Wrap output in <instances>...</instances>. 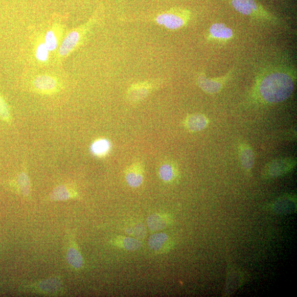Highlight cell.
Returning <instances> with one entry per match:
<instances>
[{"label": "cell", "mask_w": 297, "mask_h": 297, "mask_svg": "<svg viewBox=\"0 0 297 297\" xmlns=\"http://www.w3.org/2000/svg\"><path fill=\"white\" fill-rule=\"evenodd\" d=\"M294 89L293 79L283 72H275L266 76L260 83V96L266 102H282L291 97Z\"/></svg>", "instance_id": "6da1fadb"}, {"label": "cell", "mask_w": 297, "mask_h": 297, "mask_svg": "<svg viewBox=\"0 0 297 297\" xmlns=\"http://www.w3.org/2000/svg\"><path fill=\"white\" fill-rule=\"evenodd\" d=\"M192 13L190 10L181 7L172 8L161 13L151 15L137 17L122 18V22L144 21L153 22L163 26L170 30H177L185 27L191 19Z\"/></svg>", "instance_id": "7a4b0ae2"}, {"label": "cell", "mask_w": 297, "mask_h": 297, "mask_svg": "<svg viewBox=\"0 0 297 297\" xmlns=\"http://www.w3.org/2000/svg\"><path fill=\"white\" fill-rule=\"evenodd\" d=\"M104 12V7L100 5L85 24L68 33L58 50L59 57H66L83 44L92 29L102 19Z\"/></svg>", "instance_id": "3957f363"}, {"label": "cell", "mask_w": 297, "mask_h": 297, "mask_svg": "<svg viewBox=\"0 0 297 297\" xmlns=\"http://www.w3.org/2000/svg\"><path fill=\"white\" fill-rule=\"evenodd\" d=\"M296 164L295 159L291 157L275 159L265 166L263 176L266 179H272L284 176L293 170Z\"/></svg>", "instance_id": "277c9868"}, {"label": "cell", "mask_w": 297, "mask_h": 297, "mask_svg": "<svg viewBox=\"0 0 297 297\" xmlns=\"http://www.w3.org/2000/svg\"><path fill=\"white\" fill-rule=\"evenodd\" d=\"M231 5L243 15L270 19L273 18L264 7L255 0H232Z\"/></svg>", "instance_id": "5b68a950"}, {"label": "cell", "mask_w": 297, "mask_h": 297, "mask_svg": "<svg viewBox=\"0 0 297 297\" xmlns=\"http://www.w3.org/2000/svg\"><path fill=\"white\" fill-rule=\"evenodd\" d=\"M33 90L42 94H52L59 92L61 83L59 79L49 74L36 76L32 82Z\"/></svg>", "instance_id": "8992f818"}, {"label": "cell", "mask_w": 297, "mask_h": 297, "mask_svg": "<svg viewBox=\"0 0 297 297\" xmlns=\"http://www.w3.org/2000/svg\"><path fill=\"white\" fill-rule=\"evenodd\" d=\"M175 241L166 233H156L151 235L148 245L151 250L157 255H164L170 252L175 247Z\"/></svg>", "instance_id": "52a82bcc"}, {"label": "cell", "mask_w": 297, "mask_h": 297, "mask_svg": "<svg viewBox=\"0 0 297 297\" xmlns=\"http://www.w3.org/2000/svg\"><path fill=\"white\" fill-rule=\"evenodd\" d=\"M155 85L154 82L148 81L132 84L127 92L128 100L131 103L140 102L149 95L154 90Z\"/></svg>", "instance_id": "ba28073f"}, {"label": "cell", "mask_w": 297, "mask_h": 297, "mask_svg": "<svg viewBox=\"0 0 297 297\" xmlns=\"http://www.w3.org/2000/svg\"><path fill=\"white\" fill-rule=\"evenodd\" d=\"M28 287L43 294L56 295L60 293L62 284L59 278L54 277L41 280Z\"/></svg>", "instance_id": "9c48e42d"}, {"label": "cell", "mask_w": 297, "mask_h": 297, "mask_svg": "<svg viewBox=\"0 0 297 297\" xmlns=\"http://www.w3.org/2000/svg\"><path fill=\"white\" fill-rule=\"evenodd\" d=\"M66 259L70 267L76 271L81 270L84 267V260L82 253L72 236H69Z\"/></svg>", "instance_id": "30bf717a"}, {"label": "cell", "mask_w": 297, "mask_h": 297, "mask_svg": "<svg viewBox=\"0 0 297 297\" xmlns=\"http://www.w3.org/2000/svg\"><path fill=\"white\" fill-rule=\"evenodd\" d=\"M173 222L172 215L168 213L159 212L150 215L147 223L151 232H157L164 230L172 225Z\"/></svg>", "instance_id": "8fae6325"}, {"label": "cell", "mask_w": 297, "mask_h": 297, "mask_svg": "<svg viewBox=\"0 0 297 297\" xmlns=\"http://www.w3.org/2000/svg\"><path fill=\"white\" fill-rule=\"evenodd\" d=\"M78 198H79L78 192L73 186L61 185L57 186L50 194L46 201H59Z\"/></svg>", "instance_id": "7c38bea8"}, {"label": "cell", "mask_w": 297, "mask_h": 297, "mask_svg": "<svg viewBox=\"0 0 297 297\" xmlns=\"http://www.w3.org/2000/svg\"><path fill=\"white\" fill-rule=\"evenodd\" d=\"M272 209L274 213L280 215L293 213L296 209V199L292 195H286L274 202Z\"/></svg>", "instance_id": "4fadbf2b"}, {"label": "cell", "mask_w": 297, "mask_h": 297, "mask_svg": "<svg viewBox=\"0 0 297 297\" xmlns=\"http://www.w3.org/2000/svg\"><path fill=\"white\" fill-rule=\"evenodd\" d=\"M109 243L113 247L131 252L139 250L142 246V242L139 239L125 236L115 237Z\"/></svg>", "instance_id": "5bb4252c"}, {"label": "cell", "mask_w": 297, "mask_h": 297, "mask_svg": "<svg viewBox=\"0 0 297 297\" xmlns=\"http://www.w3.org/2000/svg\"><path fill=\"white\" fill-rule=\"evenodd\" d=\"M125 178L127 184L132 188L140 187L144 180V170L139 164L130 166L125 172Z\"/></svg>", "instance_id": "9a60e30c"}, {"label": "cell", "mask_w": 297, "mask_h": 297, "mask_svg": "<svg viewBox=\"0 0 297 297\" xmlns=\"http://www.w3.org/2000/svg\"><path fill=\"white\" fill-rule=\"evenodd\" d=\"M224 79H209L203 75H200L197 79V83L200 88L208 94H216L222 88Z\"/></svg>", "instance_id": "2e32d148"}, {"label": "cell", "mask_w": 297, "mask_h": 297, "mask_svg": "<svg viewBox=\"0 0 297 297\" xmlns=\"http://www.w3.org/2000/svg\"><path fill=\"white\" fill-rule=\"evenodd\" d=\"M239 153L243 169L247 171L252 170L255 163V155L252 147L248 144L243 143L239 148Z\"/></svg>", "instance_id": "e0dca14e"}, {"label": "cell", "mask_w": 297, "mask_h": 297, "mask_svg": "<svg viewBox=\"0 0 297 297\" xmlns=\"http://www.w3.org/2000/svg\"><path fill=\"white\" fill-rule=\"evenodd\" d=\"M208 124L209 120L205 116L199 113L190 115L185 121L186 128L192 132L201 131Z\"/></svg>", "instance_id": "ac0fdd59"}, {"label": "cell", "mask_w": 297, "mask_h": 297, "mask_svg": "<svg viewBox=\"0 0 297 297\" xmlns=\"http://www.w3.org/2000/svg\"><path fill=\"white\" fill-rule=\"evenodd\" d=\"M158 176L166 184L175 182L179 177V172L175 165L164 163L158 169Z\"/></svg>", "instance_id": "d6986e66"}, {"label": "cell", "mask_w": 297, "mask_h": 297, "mask_svg": "<svg viewBox=\"0 0 297 297\" xmlns=\"http://www.w3.org/2000/svg\"><path fill=\"white\" fill-rule=\"evenodd\" d=\"M244 282L243 273L238 270H232L229 273L226 291L227 294L233 293L241 287Z\"/></svg>", "instance_id": "ffe728a7"}, {"label": "cell", "mask_w": 297, "mask_h": 297, "mask_svg": "<svg viewBox=\"0 0 297 297\" xmlns=\"http://www.w3.org/2000/svg\"><path fill=\"white\" fill-rule=\"evenodd\" d=\"M125 233L136 239H143L147 236V230L143 222L139 220L130 221L125 224Z\"/></svg>", "instance_id": "44dd1931"}, {"label": "cell", "mask_w": 297, "mask_h": 297, "mask_svg": "<svg viewBox=\"0 0 297 297\" xmlns=\"http://www.w3.org/2000/svg\"><path fill=\"white\" fill-rule=\"evenodd\" d=\"M212 37L221 40H227L233 38L234 33L231 29L222 24H215L210 28Z\"/></svg>", "instance_id": "7402d4cb"}, {"label": "cell", "mask_w": 297, "mask_h": 297, "mask_svg": "<svg viewBox=\"0 0 297 297\" xmlns=\"http://www.w3.org/2000/svg\"><path fill=\"white\" fill-rule=\"evenodd\" d=\"M16 187L19 193L25 198L31 197V182L25 170L21 172L16 179Z\"/></svg>", "instance_id": "603a6c76"}, {"label": "cell", "mask_w": 297, "mask_h": 297, "mask_svg": "<svg viewBox=\"0 0 297 297\" xmlns=\"http://www.w3.org/2000/svg\"><path fill=\"white\" fill-rule=\"evenodd\" d=\"M111 144L106 139H99L94 142L91 146L92 153L98 157H103L108 154Z\"/></svg>", "instance_id": "cb8c5ba5"}, {"label": "cell", "mask_w": 297, "mask_h": 297, "mask_svg": "<svg viewBox=\"0 0 297 297\" xmlns=\"http://www.w3.org/2000/svg\"><path fill=\"white\" fill-rule=\"evenodd\" d=\"M44 43L49 52H53L59 45V39L55 31H48L45 35Z\"/></svg>", "instance_id": "d4e9b609"}, {"label": "cell", "mask_w": 297, "mask_h": 297, "mask_svg": "<svg viewBox=\"0 0 297 297\" xmlns=\"http://www.w3.org/2000/svg\"><path fill=\"white\" fill-rule=\"evenodd\" d=\"M0 118L7 122H10L11 121L9 106L1 94H0Z\"/></svg>", "instance_id": "484cf974"}, {"label": "cell", "mask_w": 297, "mask_h": 297, "mask_svg": "<svg viewBox=\"0 0 297 297\" xmlns=\"http://www.w3.org/2000/svg\"><path fill=\"white\" fill-rule=\"evenodd\" d=\"M49 52L44 42L41 43L36 49L35 56L40 62H45L48 60Z\"/></svg>", "instance_id": "4316f807"}]
</instances>
